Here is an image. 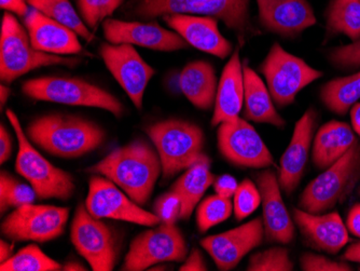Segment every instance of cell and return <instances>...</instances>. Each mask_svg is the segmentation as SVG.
I'll list each match as a JSON object with an SVG mask.
<instances>
[{"label": "cell", "instance_id": "obj_1", "mask_svg": "<svg viewBox=\"0 0 360 271\" xmlns=\"http://www.w3.org/2000/svg\"><path fill=\"white\" fill-rule=\"evenodd\" d=\"M86 171L110 179L131 199L145 206L162 174V163L155 147L139 139L113 149Z\"/></svg>", "mask_w": 360, "mask_h": 271}, {"label": "cell", "instance_id": "obj_2", "mask_svg": "<svg viewBox=\"0 0 360 271\" xmlns=\"http://www.w3.org/2000/svg\"><path fill=\"white\" fill-rule=\"evenodd\" d=\"M26 135L50 155L76 159L94 151L104 143L106 133L100 125L74 115H44L30 121Z\"/></svg>", "mask_w": 360, "mask_h": 271}, {"label": "cell", "instance_id": "obj_3", "mask_svg": "<svg viewBox=\"0 0 360 271\" xmlns=\"http://www.w3.org/2000/svg\"><path fill=\"white\" fill-rule=\"evenodd\" d=\"M250 0H134L129 10L134 17L147 20L174 13L215 18L244 44L258 34L250 21Z\"/></svg>", "mask_w": 360, "mask_h": 271}, {"label": "cell", "instance_id": "obj_4", "mask_svg": "<svg viewBox=\"0 0 360 271\" xmlns=\"http://www.w3.org/2000/svg\"><path fill=\"white\" fill-rule=\"evenodd\" d=\"M146 133L162 163V177L169 179L196 163H212L205 151V134L199 125L181 119L153 123Z\"/></svg>", "mask_w": 360, "mask_h": 271}, {"label": "cell", "instance_id": "obj_5", "mask_svg": "<svg viewBox=\"0 0 360 271\" xmlns=\"http://www.w3.org/2000/svg\"><path fill=\"white\" fill-rule=\"evenodd\" d=\"M79 58H66L38 51L30 42L26 28L13 14L6 11L1 22L0 33V78L6 84L32 70L44 66H76Z\"/></svg>", "mask_w": 360, "mask_h": 271}, {"label": "cell", "instance_id": "obj_6", "mask_svg": "<svg viewBox=\"0 0 360 271\" xmlns=\"http://www.w3.org/2000/svg\"><path fill=\"white\" fill-rule=\"evenodd\" d=\"M360 182V141L341 159L307 184L299 197V208L323 214L347 201Z\"/></svg>", "mask_w": 360, "mask_h": 271}, {"label": "cell", "instance_id": "obj_7", "mask_svg": "<svg viewBox=\"0 0 360 271\" xmlns=\"http://www.w3.org/2000/svg\"><path fill=\"white\" fill-rule=\"evenodd\" d=\"M6 114L19 141L15 171L30 182L39 199H70L76 189L74 177L68 172L52 165L32 146L14 111L7 109Z\"/></svg>", "mask_w": 360, "mask_h": 271}, {"label": "cell", "instance_id": "obj_8", "mask_svg": "<svg viewBox=\"0 0 360 271\" xmlns=\"http://www.w3.org/2000/svg\"><path fill=\"white\" fill-rule=\"evenodd\" d=\"M28 98L70 106L94 107L109 111L117 118L122 116V103L108 91L80 78L40 77L22 84Z\"/></svg>", "mask_w": 360, "mask_h": 271}, {"label": "cell", "instance_id": "obj_9", "mask_svg": "<svg viewBox=\"0 0 360 271\" xmlns=\"http://www.w3.org/2000/svg\"><path fill=\"white\" fill-rule=\"evenodd\" d=\"M260 72L266 78L275 105L280 108L293 104L300 91L323 75L302 58L289 53L277 42L271 46Z\"/></svg>", "mask_w": 360, "mask_h": 271}, {"label": "cell", "instance_id": "obj_10", "mask_svg": "<svg viewBox=\"0 0 360 271\" xmlns=\"http://www.w3.org/2000/svg\"><path fill=\"white\" fill-rule=\"evenodd\" d=\"M70 239L92 270L111 271L116 267L119 254L117 234L108 224L90 214L84 203L77 208Z\"/></svg>", "mask_w": 360, "mask_h": 271}, {"label": "cell", "instance_id": "obj_11", "mask_svg": "<svg viewBox=\"0 0 360 271\" xmlns=\"http://www.w3.org/2000/svg\"><path fill=\"white\" fill-rule=\"evenodd\" d=\"M187 256V242L181 230L176 224L160 222L133 239L121 270H148L163 263L184 262Z\"/></svg>", "mask_w": 360, "mask_h": 271}, {"label": "cell", "instance_id": "obj_12", "mask_svg": "<svg viewBox=\"0 0 360 271\" xmlns=\"http://www.w3.org/2000/svg\"><path fill=\"white\" fill-rule=\"evenodd\" d=\"M68 218V208L25 204L15 208L4 220L1 232L13 242L44 244L62 236Z\"/></svg>", "mask_w": 360, "mask_h": 271}, {"label": "cell", "instance_id": "obj_13", "mask_svg": "<svg viewBox=\"0 0 360 271\" xmlns=\"http://www.w3.org/2000/svg\"><path fill=\"white\" fill-rule=\"evenodd\" d=\"M218 149L228 163L245 169L262 170L274 165V158L256 129L246 119L218 125Z\"/></svg>", "mask_w": 360, "mask_h": 271}, {"label": "cell", "instance_id": "obj_14", "mask_svg": "<svg viewBox=\"0 0 360 271\" xmlns=\"http://www.w3.org/2000/svg\"><path fill=\"white\" fill-rule=\"evenodd\" d=\"M86 209L101 220H117L137 225L155 227L160 220L153 212L146 211L116 184L102 175H93L89 183Z\"/></svg>", "mask_w": 360, "mask_h": 271}, {"label": "cell", "instance_id": "obj_15", "mask_svg": "<svg viewBox=\"0 0 360 271\" xmlns=\"http://www.w3.org/2000/svg\"><path fill=\"white\" fill-rule=\"evenodd\" d=\"M98 51L105 65L129 100L137 109H141L146 89L155 70L139 56L132 44L104 42Z\"/></svg>", "mask_w": 360, "mask_h": 271}, {"label": "cell", "instance_id": "obj_16", "mask_svg": "<svg viewBox=\"0 0 360 271\" xmlns=\"http://www.w3.org/2000/svg\"><path fill=\"white\" fill-rule=\"evenodd\" d=\"M264 238V220L257 218L228 232L205 237L201 246L219 270L228 271L236 268L248 253L260 246Z\"/></svg>", "mask_w": 360, "mask_h": 271}, {"label": "cell", "instance_id": "obj_17", "mask_svg": "<svg viewBox=\"0 0 360 271\" xmlns=\"http://www.w3.org/2000/svg\"><path fill=\"white\" fill-rule=\"evenodd\" d=\"M255 183L260 190L266 241L284 246L291 244L296 236V224L283 200L278 175L266 168L255 175Z\"/></svg>", "mask_w": 360, "mask_h": 271}, {"label": "cell", "instance_id": "obj_18", "mask_svg": "<svg viewBox=\"0 0 360 271\" xmlns=\"http://www.w3.org/2000/svg\"><path fill=\"white\" fill-rule=\"evenodd\" d=\"M103 30L107 42L113 44H132L163 52L178 51L189 46L176 32L162 27L155 22L143 23L109 18L103 22Z\"/></svg>", "mask_w": 360, "mask_h": 271}, {"label": "cell", "instance_id": "obj_19", "mask_svg": "<svg viewBox=\"0 0 360 271\" xmlns=\"http://www.w3.org/2000/svg\"><path fill=\"white\" fill-rule=\"evenodd\" d=\"M317 121V111L314 108L307 109L297 121L289 145L281 158L277 175L281 188L287 196L295 193L302 179L314 141Z\"/></svg>", "mask_w": 360, "mask_h": 271}, {"label": "cell", "instance_id": "obj_20", "mask_svg": "<svg viewBox=\"0 0 360 271\" xmlns=\"http://www.w3.org/2000/svg\"><path fill=\"white\" fill-rule=\"evenodd\" d=\"M292 218L303 241L313 250L335 255L349 242V229L338 212L313 214L293 208Z\"/></svg>", "mask_w": 360, "mask_h": 271}, {"label": "cell", "instance_id": "obj_21", "mask_svg": "<svg viewBox=\"0 0 360 271\" xmlns=\"http://www.w3.org/2000/svg\"><path fill=\"white\" fill-rule=\"evenodd\" d=\"M259 22L264 30L284 38H295L316 24L307 0H257Z\"/></svg>", "mask_w": 360, "mask_h": 271}, {"label": "cell", "instance_id": "obj_22", "mask_svg": "<svg viewBox=\"0 0 360 271\" xmlns=\"http://www.w3.org/2000/svg\"><path fill=\"white\" fill-rule=\"evenodd\" d=\"M162 19L189 46L196 49L222 60L233 53L232 42L220 33L218 20L215 18L174 13L167 14Z\"/></svg>", "mask_w": 360, "mask_h": 271}, {"label": "cell", "instance_id": "obj_23", "mask_svg": "<svg viewBox=\"0 0 360 271\" xmlns=\"http://www.w3.org/2000/svg\"><path fill=\"white\" fill-rule=\"evenodd\" d=\"M23 21L30 42L38 51L60 56L84 54L78 34L38 10L32 8Z\"/></svg>", "mask_w": 360, "mask_h": 271}, {"label": "cell", "instance_id": "obj_24", "mask_svg": "<svg viewBox=\"0 0 360 271\" xmlns=\"http://www.w3.org/2000/svg\"><path fill=\"white\" fill-rule=\"evenodd\" d=\"M244 70L240 50L236 48L224 66L218 82L212 118V127H217L220 123L240 117V111L244 106Z\"/></svg>", "mask_w": 360, "mask_h": 271}, {"label": "cell", "instance_id": "obj_25", "mask_svg": "<svg viewBox=\"0 0 360 271\" xmlns=\"http://www.w3.org/2000/svg\"><path fill=\"white\" fill-rule=\"evenodd\" d=\"M357 139L349 123L337 120L325 123L313 141V163L319 170L327 169L341 159Z\"/></svg>", "mask_w": 360, "mask_h": 271}, {"label": "cell", "instance_id": "obj_26", "mask_svg": "<svg viewBox=\"0 0 360 271\" xmlns=\"http://www.w3.org/2000/svg\"><path fill=\"white\" fill-rule=\"evenodd\" d=\"M218 79L210 62L193 61L180 72L178 84L186 99L196 108L208 111L215 106Z\"/></svg>", "mask_w": 360, "mask_h": 271}, {"label": "cell", "instance_id": "obj_27", "mask_svg": "<svg viewBox=\"0 0 360 271\" xmlns=\"http://www.w3.org/2000/svg\"><path fill=\"white\" fill-rule=\"evenodd\" d=\"M244 70V118L257 123L284 127L286 121L277 113L272 95L258 74L248 65Z\"/></svg>", "mask_w": 360, "mask_h": 271}, {"label": "cell", "instance_id": "obj_28", "mask_svg": "<svg viewBox=\"0 0 360 271\" xmlns=\"http://www.w3.org/2000/svg\"><path fill=\"white\" fill-rule=\"evenodd\" d=\"M215 181V175L210 171V163H200L186 170L171 189L178 194L181 200L180 220H189L195 206L200 203L206 190Z\"/></svg>", "mask_w": 360, "mask_h": 271}, {"label": "cell", "instance_id": "obj_29", "mask_svg": "<svg viewBox=\"0 0 360 271\" xmlns=\"http://www.w3.org/2000/svg\"><path fill=\"white\" fill-rule=\"evenodd\" d=\"M326 34L323 42L340 34L352 42L360 38V0H330L326 10Z\"/></svg>", "mask_w": 360, "mask_h": 271}, {"label": "cell", "instance_id": "obj_30", "mask_svg": "<svg viewBox=\"0 0 360 271\" xmlns=\"http://www.w3.org/2000/svg\"><path fill=\"white\" fill-rule=\"evenodd\" d=\"M319 95L329 111L345 116L360 99V72L333 79L323 84Z\"/></svg>", "mask_w": 360, "mask_h": 271}, {"label": "cell", "instance_id": "obj_31", "mask_svg": "<svg viewBox=\"0 0 360 271\" xmlns=\"http://www.w3.org/2000/svg\"><path fill=\"white\" fill-rule=\"evenodd\" d=\"M30 7L38 10L46 17L68 26L86 42L94 40V35L86 25L80 14L76 11L70 0H27Z\"/></svg>", "mask_w": 360, "mask_h": 271}, {"label": "cell", "instance_id": "obj_32", "mask_svg": "<svg viewBox=\"0 0 360 271\" xmlns=\"http://www.w3.org/2000/svg\"><path fill=\"white\" fill-rule=\"evenodd\" d=\"M63 265L42 252L36 244H30L0 264L1 271H58Z\"/></svg>", "mask_w": 360, "mask_h": 271}, {"label": "cell", "instance_id": "obj_33", "mask_svg": "<svg viewBox=\"0 0 360 271\" xmlns=\"http://www.w3.org/2000/svg\"><path fill=\"white\" fill-rule=\"evenodd\" d=\"M233 212L231 199L212 195L205 198L196 209V226L200 232H206L228 220Z\"/></svg>", "mask_w": 360, "mask_h": 271}, {"label": "cell", "instance_id": "obj_34", "mask_svg": "<svg viewBox=\"0 0 360 271\" xmlns=\"http://www.w3.org/2000/svg\"><path fill=\"white\" fill-rule=\"evenodd\" d=\"M37 194L32 185L22 183L8 172L0 175V212L5 213L9 208H19L34 203Z\"/></svg>", "mask_w": 360, "mask_h": 271}, {"label": "cell", "instance_id": "obj_35", "mask_svg": "<svg viewBox=\"0 0 360 271\" xmlns=\"http://www.w3.org/2000/svg\"><path fill=\"white\" fill-rule=\"evenodd\" d=\"M295 264L289 251L282 246L255 253L250 256L248 271H292Z\"/></svg>", "mask_w": 360, "mask_h": 271}, {"label": "cell", "instance_id": "obj_36", "mask_svg": "<svg viewBox=\"0 0 360 271\" xmlns=\"http://www.w3.org/2000/svg\"><path fill=\"white\" fill-rule=\"evenodd\" d=\"M124 0H76L79 14L86 25L96 30L120 8Z\"/></svg>", "mask_w": 360, "mask_h": 271}, {"label": "cell", "instance_id": "obj_37", "mask_svg": "<svg viewBox=\"0 0 360 271\" xmlns=\"http://www.w3.org/2000/svg\"><path fill=\"white\" fill-rule=\"evenodd\" d=\"M261 204V194L256 183L245 179L238 184L233 196V211L236 220H243L252 215Z\"/></svg>", "mask_w": 360, "mask_h": 271}, {"label": "cell", "instance_id": "obj_38", "mask_svg": "<svg viewBox=\"0 0 360 271\" xmlns=\"http://www.w3.org/2000/svg\"><path fill=\"white\" fill-rule=\"evenodd\" d=\"M153 212L159 218L162 224L174 225L180 220L181 214V200L179 196L172 189L159 196L153 203Z\"/></svg>", "mask_w": 360, "mask_h": 271}, {"label": "cell", "instance_id": "obj_39", "mask_svg": "<svg viewBox=\"0 0 360 271\" xmlns=\"http://www.w3.org/2000/svg\"><path fill=\"white\" fill-rule=\"evenodd\" d=\"M300 266L303 271H351L347 260H333L323 255L307 252L301 255Z\"/></svg>", "mask_w": 360, "mask_h": 271}, {"label": "cell", "instance_id": "obj_40", "mask_svg": "<svg viewBox=\"0 0 360 271\" xmlns=\"http://www.w3.org/2000/svg\"><path fill=\"white\" fill-rule=\"evenodd\" d=\"M329 61L341 70L360 68V38L347 46H338L329 52Z\"/></svg>", "mask_w": 360, "mask_h": 271}, {"label": "cell", "instance_id": "obj_41", "mask_svg": "<svg viewBox=\"0 0 360 271\" xmlns=\"http://www.w3.org/2000/svg\"><path fill=\"white\" fill-rule=\"evenodd\" d=\"M238 182L229 174H222L220 177H215V181L212 183V187L217 195L221 197L231 199L236 194L238 187Z\"/></svg>", "mask_w": 360, "mask_h": 271}, {"label": "cell", "instance_id": "obj_42", "mask_svg": "<svg viewBox=\"0 0 360 271\" xmlns=\"http://www.w3.org/2000/svg\"><path fill=\"white\" fill-rule=\"evenodd\" d=\"M180 271H206L208 270L207 265L204 260L203 255L199 248H193L188 254L184 264L179 267Z\"/></svg>", "mask_w": 360, "mask_h": 271}, {"label": "cell", "instance_id": "obj_43", "mask_svg": "<svg viewBox=\"0 0 360 271\" xmlns=\"http://www.w3.org/2000/svg\"><path fill=\"white\" fill-rule=\"evenodd\" d=\"M27 0H0V7L10 13L16 14L18 17L25 18L30 12Z\"/></svg>", "mask_w": 360, "mask_h": 271}, {"label": "cell", "instance_id": "obj_44", "mask_svg": "<svg viewBox=\"0 0 360 271\" xmlns=\"http://www.w3.org/2000/svg\"><path fill=\"white\" fill-rule=\"evenodd\" d=\"M12 153V139L4 123L0 127V163L9 160Z\"/></svg>", "mask_w": 360, "mask_h": 271}, {"label": "cell", "instance_id": "obj_45", "mask_svg": "<svg viewBox=\"0 0 360 271\" xmlns=\"http://www.w3.org/2000/svg\"><path fill=\"white\" fill-rule=\"evenodd\" d=\"M347 227L349 232L360 239V203L354 204L347 218Z\"/></svg>", "mask_w": 360, "mask_h": 271}, {"label": "cell", "instance_id": "obj_46", "mask_svg": "<svg viewBox=\"0 0 360 271\" xmlns=\"http://www.w3.org/2000/svg\"><path fill=\"white\" fill-rule=\"evenodd\" d=\"M342 260L347 262L359 263L360 264V241L353 242L347 246Z\"/></svg>", "mask_w": 360, "mask_h": 271}, {"label": "cell", "instance_id": "obj_47", "mask_svg": "<svg viewBox=\"0 0 360 271\" xmlns=\"http://www.w3.org/2000/svg\"><path fill=\"white\" fill-rule=\"evenodd\" d=\"M351 120L353 130L360 137V103H356L351 109Z\"/></svg>", "mask_w": 360, "mask_h": 271}, {"label": "cell", "instance_id": "obj_48", "mask_svg": "<svg viewBox=\"0 0 360 271\" xmlns=\"http://www.w3.org/2000/svg\"><path fill=\"white\" fill-rule=\"evenodd\" d=\"M14 246L1 240L0 241V264L13 256Z\"/></svg>", "mask_w": 360, "mask_h": 271}, {"label": "cell", "instance_id": "obj_49", "mask_svg": "<svg viewBox=\"0 0 360 271\" xmlns=\"http://www.w3.org/2000/svg\"><path fill=\"white\" fill-rule=\"evenodd\" d=\"M62 270L65 271H86L88 269L84 266V265L80 264V263L75 262V260H72V262H68V264L63 265Z\"/></svg>", "mask_w": 360, "mask_h": 271}, {"label": "cell", "instance_id": "obj_50", "mask_svg": "<svg viewBox=\"0 0 360 271\" xmlns=\"http://www.w3.org/2000/svg\"><path fill=\"white\" fill-rule=\"evenodd\" d=\"M10 94H11V90L10 88L6 86L0 87V106H1V109L5 106L7 101L9 100Z\"/></svg>", "mask_w": 360, "mask_h": 271}, {"label": "cell", "instance_id": "obj_51", "mask_svg": "<svg viewBox=\"0 0 360 271\" xmlns=\"http://www.w3.org/2000/svg\"><path fill=\"white\" fill-rule=\"evenodd\" d=\"M359 196H360V189H359Z\"/></svg>", "mask_w": 360, "mask_h": 271}]
</instances>
